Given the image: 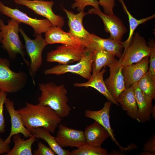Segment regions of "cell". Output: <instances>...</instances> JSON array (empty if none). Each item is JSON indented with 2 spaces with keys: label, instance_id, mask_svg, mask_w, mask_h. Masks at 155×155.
<instances>
[{
  "label": "cell",
  "instance_id": "6da1fadb",
  "mask_svg": "<svg viewBox=\"0 0 155 155\" xmlns=\"http://www.w3.org/2000/svg\"><path fill=\"white\" fill-rule=\"evenodd\" d=\"M25 126L29 130L44 128L54 133L62 119L50 107L26 103L25 106L16 110Z\"/></svg>",
  "mask_w": 155,
  "mask_h": 155
},
{
  "label": "cell",
  "instance_id": "7a4b0ae2",
  "mask_svg": "<svg viewBox=\"0 0 155 155\" xmlns=\"http://www.w3.org/2000/svg\"><path fill=\"white\" fill-rule=\"evenodd\" d=\"M39 88L41 92L38 98L39 104L49 107L62 119L68 117L71 109L68 104L67 91L64 84L42 83L39 84Z\"/></svg>",
  "mask_w": 155,
  "mask_h": 155
},
{
  "label": "cell",
  "instance_id": "3957f363",
  "mask_svg": "<svg viewBox=\"0 0 155 155\" xmlns=\"http://www.w3.org/2000/svg\"><path fill=\"white\" fill-rule=\"evenodd\" d=\"M20 23L11 19L7 21V24L5 25L3 20L0 18V31L3 36L2 46L11 59H15L17 55L20 54L28 66V61L25 58L26 54L24 47L18 35Z\"/></svg>",
  "mask_w": 155,
  "mask_h": 155
},
{
  "label": "cell",
  "instance_id": "277c9868",
  "mask_svg": "<svg viewBox=\"0 0 155 155\" xmlns=\"http://www.w3.org/2000/svg\"><path fill=\"white\" fill-rule=\"evenodd\" d=\"M27 74L23 71L14 72L10 68V62L0 58V90L8 93L22 90L27 83Z\"/></svg>",
  "mask_w": 155,
  "mask_h": 155
},
{
  "label": "cell",
  "instance_id": "5b68a950",
  "mask_svg": "<svg viewBox=\"0 0 155 155\" xmlns=\"http://www.w3.org/2000/svg\"><path fill=\"white\" fill-rule=\"evenodd\" d=\"M94 51L85 48L81 60L75 64L61 65L55 66L44 71L45 75H60L67 73L78 75L88 80L90 78L92 59Z\"/></svg>",
  "mask_w": 155,
  "mask_h": 155
},
{
  "label": "cell",
  "instance_id": "8992f818",
  "mask_svg": "<svg viewBox=\"0 0 155 155\" xmlns=\"http://www.w3.org/2000/svg\"><path fill=\"white\" fill-rule=\"evenodd\" d=\"M19 32L25 42L26 51L30 60L29 72L31 76L34 77L42 65V51L48 44L41 34H37L36 38L32 39L28 36L22 27L20 28Z\"/></svg>",
  "mask_w": 155,
  "mask_h": 155
},
{
  "label": "cell",
  "instance_id": "52a82bcc",
  "mask_svg": "<svg viewBox=\"0 0 155 155\" xmlns=\"http://www.w3.org/2000/svg\"><path fill=\"white\" fill-rule=\"evenodd\" d=\"M149 48L145 38L138 32H136L119 60L123 66H127L139 62L149 56Z\"/></svg>",
  "mask_w": 155,
  "mask_h": 155
},
{
  "label": "cell",
  "instance_id": "ba28073f",
  "mask_svg": "<svg viewBox=\"0 0 155 155\" xmlns=\"http://www.w3.org/2000/svg\"><path fill=\"white\" fill-rule=\"evenodd\" d=\"M0 12L11 19L15 20L31 27L34 32V36L45 33L53 26L47 19H38L33 18L26 13L16 8H12L5 5L0 1Z\"/></svg>",
  "mask_w": 155,
  "mask_h": 155
},
{
  "label": "cell",
  "instance_id": "9c48e42d",
  "mask_svg": "<svg viewBox=\"0 0 155 155\" xmlns=\"http://www.w3.org/2000/svg\"><path fill=\"white\" fill-rule=\"evenodd\" d=\"M68 18L69 32L79 40L85 48L92 50L93 40L92 34L84 28L83 24L84 17L86 15L91 14L81 11L75 14L73 12L62 7Z\"/></svg>",
  "mask_w": 155,
  "mask_h": 155
},
{
  "label": "cell",
  "instance_id": "30bf717a",
  "mask_svg": "<svg viewBox=\"0 0 155 155\" xmlns=\"http://www.w3.org/2000/svg\"><path fill=\"white\" fill-rule=\"evenodd\" d=\"M16 3L26 6L33 10L35 13L46 18L53 26L62 28L65 24L64 18L55 14L53 11L54 2L40 0H14Z\"/></svg>",
  "mask_w": 155,
  "mask_h": 155
},
{
  "label": "cell",
  "instance_id": "8fae6325",
  "mask_svg": "<svg viewBox=\"0 0 155 155\" xmlns=\"http://www.w3.org/2000/svg\"><path fill=\"white\" fill-rule=\"evenodd\" d=\"M85 49L84 47H76L62 44L48 52L46 60L49 62H58L61 65L69 64L79 61Z\"/></svg>",
  "mask_w": 155,
  "mask_h": 155
},
{
  "label": "cell",
  "instance_id": "7c38bea8",
  "mask_svg": "<svg viewBox=\"0 0 155 155\" xmlns=\"http://www.w3.org/2000/svg\"><path fill=\"white\" fill-rule=\"evenodd\" d=\"M88 12L96 14L101 19L104 25L105 31L109 33L110 36L114 40L121 41L123 35L127 32V28L122 20L114 14L107 15L100 9L94 8L89 9Z\"/></svg>",
  "mask_w": 155,
  "mask_h": 155
},
{
  "label": "cell",
  "instance_id": "4fadbf2b",
  "mask_svg": "<svg viewBox=\"0 0 155 155\" xmlns=\"http://www.w3.org/2000/svg\"><path fill=\"white\" fill-rule=\"evenodd\" d=\"M108 67L110 68V75L104 82L108 91L117 102L120 94L126 89L122 73L123 66L119 60L115 59Z\"/></svg>",
  "mask_w": 155,
  "mask_h": 155
},
{
  "label": "cell",
  "instance_id": "5bb4252c",
  "mask_svg": "<svg viewBox=\"0 0 155 155\" xmlns=\"http://www.w3.org/2000/svg\"><path fill=\"white\" fill-rule=\"evenodd\" d=\"M56 141L61 148H80L85 144L86 140L84 131L68 127L60 123L56 136Z\"/></svg>",
  "mask_w": 155,
  "mask_h": 155
},
{
  "label": "cell",
  "instance_id": "9a60e30c",
  "mask_svg": "<svg viewBox=\"0 0 155 155\" xmlns=\"http://www.w3.org/2000/svg\"><path fill=\"white\" fill-rule=\"evenodd\" d=\"M14 103L12 100L7 98L4 102L5 108L10 116L11 123L9 134L4 140L8 144L11 143V138L15 134L22 133L24 138H30L33 135L24 125L20 116L14 108Z\"/></svg>",
  "mask_w": 155,
  "mask_h": 155
},
{
  "label": "cell",
  "instance_id": "2e32d148",
  "mask_svg": "<svg viewBox=\"0 0 155 155\" xmlns=\"http://www.w3.org/2000/svg\"><path fill=\"white\" fill-rule=\"evenodd\" d=\"M149 59L148 56L135 64L123 67L122 73L126 88L137 82L148 72Z\"/></svg>",
  "mask_w": 155,
  "mask_h": 155
},
{
  "label": "cell",
  "instance_id": "e0dca14e",
  "mask_svg": "<svg viewBox=\"0 0 155 155\" xmlns=\"http://www.w3.org/2000/svg\"><path fill=\"white\" fill-rule=\"evenodd\" d=\"M45 33L44 39L48 44L59 43L76 47H84L71 33L64 32L61 27L53 26Z\"/></svg>",
  "mask_w": 155,
  "mask_h": 155
},
{
  "label": "cell",
  "instance_id": "ac0fdd59",
  "mask_svg": "<svg viewBox=\"0 0 155 155\" xmlns=\"http://www.w3.org/2000/svg\"><path fill=\"white\" fill-rule=\"evenodd\" d=\"M105 68L106 67H104L99 72H97L93 69L92 74L87 82L81 83H75L73 86L78 87L93 88L104 95L112 103L121 106L108 91L103 80L104 74L106 71Z\"/></svg>",
  "mask_w": 155,
  "mask_h": 155
},
{
  "label": "cell",
  "instance_id": "d6986e66",
  "mask_svg": "<svg viewBox=\"0 0 155 155\" xmlns=\"http://www.w3.org/2000/svg\"><path fill=\"white\" fill-rule=\"evenodd\" d=\"M111 103L109 101L106 102L103 108L99 111L87 110L85 111V116L87 118L94 120L102 125L108 132L112 140L121 149L124 150L125 148L121 146L117 141L111 126L109 114Z\"/></svg>",
  "mask_w": 155,
  "mask_h": 155
},
{
  "label": "cell",
  "instance_id": "ffe728a7",
  "mask_svg": "<svg viewBox=\"0 0 155 155\" xmlns=\"http://www.w3.org/2000/svg\"><path fill=\"white\" fill-rule=\"evenodd\" d=\"M132 85L134 90L140 122L149 121L154 106L152 104L153 99L141 90L137 83Z\"/></svg>",
  "mask_w": 155,
  "mask_h": 155
},
{
  "label": "cell",
  "instance_id": "44dd1931",
  "mask_svg": "<svg viewBox=\"0 0 155 155\" xmlns=\"http://www.w3.org/2000/svg\"><path fill=\"white\" fill-rule=\"evenodd\" d=\"M84 132L86 144L96 147H101L102 143L110 137L107 131L96 121L87 127Z\"/></svg>",
  "mask_w": 155,
  "mask_h": 155
},
{
  "label": "cell",
  "instance_id": "7402d4cb",
  "mask_svg": "<svg viewBox=\"0 0 155 155\" xmlns=\"http://www.w3.org/2000/svg\"><path fill=\"white\" fill-rule=\"evenodd\" d=\"M127 115L133 119L140 122L138 109L132 85L126 88L120 94L117 101Z\"/></svg>",
  "mask_w": 155,
  "mask_h": 155
},
{
  "label": "cell",
  "instance_id": "603a6c76",
  "mask_svg": "<svg viewBox=\"0 0 155 155\" xmlns=\"http://www.w3.org/2000/svg\"><path fill=\"white\" fill-rule=\"evenodd\" d=\"M93 40L92 49L101 48L108 51L119 59L121 57L123 49L124 48L123 42L115 40L111 37L104 39L92 33Z\"/></svg>",
  "mask_w": 155,
  "mask_h": 155
},
{
  "label": "cell",
  "instance_id": "cb8c5ba5",
  "mask_svg": "<svg viewBox=\"0 0 155 155\" xmlns=\"http://www.w3.org/2000/svg\"><path fill=\"white\" fill-rule=\"evenodd\" d=\"M35 135L36 139H41L45 141L49 147L57 155H70V151L60 147L56 141L55 137L52 136L47 129L39 127L29 130Z\"/></svg>",
  "mask_w": 155,
  "mask_h": 155
},
{
  "label": "cell",
  "instance_id": "d4e9b609",
  "mask_svg": "<svg viewBox=\"0 0 155 155\" xmlns=\"http://www.w3.org/2000/svg\"><path fill=\"white\" fill-rule=\"evenodd\" d=\"M14 146L9 152L5 155H32V147L37 140L34 135L27 140L21 138L19 134L12 136Z\"/></svg>",
  "mask_w": 155,
  "mask_h": 155
},
{
  "label": "cell",
  "instance_id": "484cf974",
  "mask_svg": "<svg viewBox=\"0 0 155 155\" xmlns=\"http://www.w3.org/2000/svg\"><path fill=\"white\" fill-rule=\"evenodd\" d=\"M115 59L113 54L102 48H98L94 50L92 67L96 72H99L103 67L112 63Z\"/></svg>",
  "mask_w": 155,
  "mask_h": 155
},
{
  "label": "cell",
  "instance_id": "4316f807",
  "mask_svg": "<svg viewBox=\"0 0 155 155\" xmlns=\"http://www.w3.org/2000/svg\"><path fill=\"white\" fill-rule=\"evenodd\" d=\"M122 5L123 10L127 14L128 18L129 26V32L128 37L125 41L123 42L124 50L129 45L135 30L140 25L145 24L148 21L152 20L155 18V14L149 17L140 19L138 20L133 17L127 9L123 0H119Z\"/></svg>",
  "mask_w": 155,
  "mask_h": 155
},
{
  "label": "cell",
  "instance_id": "83f0119b",
  "mask_svg": "<svg viewBox=\"0 0 155 155\" xmlns=\"http://www.w3.org/2000/svg\"><path fill=\"white\" fill-rule=\"evenodd\" d=\"M136 83L142 91L153 100L155 99V80L148 72Z\"/></svg>",
  "mask_w": 155,
  "mask_h": 155
},
{
  "label": "cell",
  "instance_id": "f1b7e54d",
  "mask_svg": "<svg viewBox=\"0 0 155 155\" xmlns=\"http://www.w3.org/2000/svg\"><path fill=\"white\" fill-rule=\"evenodd\" d=\"M108 151L101 147H96L86 143L83 146L70 152V155H107Z\"/></svg>",
  "mask_w": 155,
  "mask_h": 155
},
{
  "label": "cell",
  "instance_id": "f546056e",
  "mask_svg": "<svg viewBox=\"0 0 155 155\" xmlns=\"http://www.w3.org/2000/svg\"><path fill=\"white\" fill-rule=\"evenodd\" d=\"M149 48V67L148 73L150 76L155 80V42L154 39H150L148 42Z\"/></svg>",
  "mask_w": 155,
  "mask_h": 155
},
{
  "label": "cell",
  "instance_id": "4dcf8cb0",
  "mask_svg": "<svg viewBox=\"0 0 155 155\" xmlns=\"http://www.w3.org/2000/svg\"><path fill=\"white\" fill-rule=\"evenodd\" d=\"M88 5L92 6L94 8L99 9V4L97 0H76L71 6L72 9L77 8L79 12L84 11L85 7Z\"/></svg>",
  "mask_w": 155,
  "mask_h": 155
},
{
  "label": "cell",
  "instance_id": "1f68e13d",
  "mask_svg": "<svg viewBox=\"0 0 155 155\" xmlns=\"http://www.w3.org/2000/svg\"><path fill=\"white\" fill-rule=\"evenodd\" d=\"M7 93L0 90V134L5 131V125L3 114V105L7 98Z\"/></svg>",
  "mask_w": 155,
  "mask_h": 155
},
{
  "label": "cell",
  "instance_id": "d6a6232c",
  "mask_svg": "<svg viewBox=\"0 0 155 155\" xmlns=\"http://www.w3.org/2000/svg\"><path fill=\"white\" fill-rule=\"evenodd\" d=\"M115 0H99V5L102 7L104 10V13L107 15L114 14L113 8L115 6Z\"/></svg>",
  "mask_w": 155,
  "mask_h": 155
},
{
  "label": "cell",
  "instance_id": "836d02e7",
  "mask_svg": "<svg viewBox=\"0 0 155 155\" xmlns=\"http://www.w3.org/2000/svg\"><path fill=\"white\" fill-rule=\"evenodd\" d=\"M38 148L34 152V155H55V153L50 147H47L42 142L38 143Z\"/></svg>",
  "mask_w": 155,
  "mask_h": 155
},
{
  "label": "cell",
  "instance_id": "e575fe53",
  "mask_svg": "<svg viewBox=\"0 0 155 155\" xmlns=\"http://www.w3.org/2000/svg\"><path fill=\"white\" fill-rule=\"evenodd\" d=\"M143 150L144 151L155 153V134L144 145Z\"/></svg>",
  "mask_w": 155,
  "mask_h": 155
},
{
  "label": "cell",
  "instance_id": "d590c367",
  "mask_svg": "<svg viewBox=\"0 0 155 155\" xmlns=\"http://www.w3.org/2000/svg\"><path fill=\"white\" fill-rule=\"evenodd\" d=\"M11 150L9 144L6 143L0 136V154H5L8 153Z\"/></svg>",
  "mask_w": 155,
  "mask_h": 155
},
{
  "label": "cell",
  "instance_id": "8d00e7d4",
  "mask_svg": "<svg viewBox=\"0 0 155 155\" xmlns=\"http://www.w3.org/2000/svg\"><path fill=\"white\" fill-rule=\"evenodd\" d=\"M155 154V153H152L147 151H144L141 153L140 154V155H154Z\"/></svg>",
  "mask_w": 155,
  "mask_h": 155
},
{
  "label": "cell",
  "instance_id": "74e56055",
  "mask_svg": "<svg viewBox=\"0 0 155 155\" xmlns=\"http://www.w3.org/2000/svg\"><path fill=\"white\" fill-rule=\"evenodd\" d=\"M155 106H154V108H153V111H152V115H152V117H153V118L154 119H155Z\"/></svg>",
  "mask_w": 155,
  "mask_h": 155
},
{
  "label": "cell",
  "instance_id": "f35d334b",
  "mask_svg": "<svg viewBox=\"0 0 155 155\" xmlns=\"http://www.w3.org/2000/svg\"><path fill=\"white\" fill-rule=\"evenodd\" d=\"M3 39V36L2 33L0 31V44L2 43V40Z\"/></svg>",
  "mask_w": 155,
  "mask_h": 155
},
{
  "label": "cell",
  "instance_id": "ab89813d",
  "mask_svg": "<svg viewBox=\"0 0 155 155\" xmlns=\"http://www.w3.org/2000/svg\"><path fill=\"white\" fill-rule=\"evenodd\" d=\"M75 1L76 0H74Z\"/></svg>",
  "mask_w": 155,
  "mask_h": 155
},
{
  "label": "cell",
  "instance_id": "60d3db41",
  "mask_svg": "<svg viewBox=\"0 0 155 155\" xmlns=\"http://www.w3.org/2000/svg\"></svg>",
  "mask_w": 155,
  "mask_h": 155
}]
</instances>
